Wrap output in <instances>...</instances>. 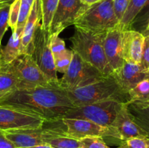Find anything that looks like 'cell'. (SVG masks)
<instances>
[{"label": "cell", "instance_id": "cb8c5ba5", "mask_svg": "<svg viewBox=\"0 0 149 148\" xmlns=\"http://www.w3.org/2000/svg\"><path fill=\"white\" fill-rule=\"evenodd\" d=\"M149 23V0L131 23L130 29L143 33Z\"/></svg>", "mask_w": 149, "mask_h": 148}, {"label": "cell", "instance_id": "9a60e30c", "mask_svg": "<svg viewBox=\"0 0 149 148\" xmlns=\"http://www.w3.org/2000/svg\"><path fill=\"white\" fill-rule=\"evenodd\" d=\"M124 92H128L142 80L148 77V73L144 72L140 64L131 63L124 61L119 68L111 73Z\"/></svg>", "mask_w": 149, "mask_h": 148}, {"label": "cell", "instance_id": "9c48e42d", "mask_svg": "<svg viewBox=\"0 0 149 148\" xmlns=\"http://www.w3.org/2000/svg\"><path fill=\"white\" fill-rule=\"evenodd\" d=\"M10 65L18 81L17 89H30L52 84L38 67L31 55L20 54L10 63Z\"/></svg>", "mask_w": 149, "mask_h": 148}, {"label": "cell", "instance_id": "f1b7e54d", "mask_svg": "<svg viewBox=\"0 0 149 148\" xmlns=\"http://www.w3.org/2000/svg\"><path fill=\"white\" fill-rule=\"evenodd\" d=\"M81 148H111L107 145L103 137L90 136L79 139Z\"/></svg>", "mask_w": 149, "mask_h": 148}, {"label": "cell", "instance_id": "30bf717a", "mask_svg": "<svg viewBox=\"0 0 149 148\" xmlns=\"http://www.w3.org/2000/svg\"><path fill=\"white\" fill-rule=\"evenodd\" d=\"M88 5L83 0H59L49 28V36L60 35L67 27L74 25Z\"/></svg>", "mask_w": 149, "mask_h": 148}, {"label": "cell", "instance_id": "5bb4252c", "mask_svg": "<svg viewBox=\"0 0 149 148\" xmlns=\"http://www.w3.org/2000/svg\"><path fill=\"white\" fill-rule=\"evenodd\" d=\"M124 30L119 26L108 30L103 39V49L112 72L123 64L122 36Z\"/></svg>", "mask_w": 149, "mask_h": 148}, {"label": "cell", "instance_id": "8992f818", "mask_svg": "<svg viewBox=\"0 0 149 148\" xmlns=\"http://www.w3.org/2000/svg\"><path fill=\"white\" fill-rule=\"evenodd\" d=\"M125 103L116 100H106L77 106L63 118L84 119L105 127L111 128L118 112Z\"/></svg>", "mask_w": 149, "mask_h": 148}, {"label": "cell", "instance_id": "e575fe53", "mask_svg": "<svg viewBox=\"0 0 149 148\" xmlns=\"http://www.w3.org/2000/svg\"><path fill=\"white\" fill-rule=\"evenodd\" d=\"M0 148H17L4 134V131L0 130Z\"/></svg>", "mask_w": 149, "mask_h": 148}, {"label": "cell", "instance_id": "484cf974", "mask_svg": "<svg viewBox=\"0 0 149 148\" xmlns=\"http://www.w3.org/2000/svg\"><path fill=\"white\" fill-rule=\"evenodd\" d=\"M46 144L54 148H81V143L79 139L68 136H57L49 139L47 141Z\"/></svg>", "mask_w": 149, "mask_h": 148}, {"label": "cell", "instance_id": "44dd1931", "mask_svg": "<svg viewBox=\"0 0 149 148\" xmlns=\"http://www.w3.org/2000/svg\"><path fill=\"white\" fill-rule=\"evenodd\" d=\"M147 1L148 0H131L122 20L119 22V26L122 30H129L132 22Z\"/></svg>", "mask_w": 149, "mask_h": 148}, {"label": "cell", "instance_id": "3957f363", "mask_svg": "<svg viewBox=\"0 0 149 148\" xmlns=\"http://www.w3.org/2000/svg\"><path fill=\"white\" fill-rule=\"evenodd\" d=\"M105 34L106 33H96L75 27V32L70 40L71 50L97 68L103 75H108L112 71L108 64L103 49Z\"/></svg>", "mask_w": 149, "mask_h": 148}, {"label": "cell", "instance_id": "603a6c76", "mask_svg": "<svg viewBox=\"0 0 149 148\" xmlns=\"http://www.w3.org/2000/svg\"><path fill=\"white\" fill-rule=\"evenodd\" d=\"M130 102L149 101V77H146L138 83L128 92Z\"/></svg>", "mask_w": 149, "mask_h": 148}, {"label": "cell", "instance_id": "d6a6232c", "mask_svg": "<svg viewBox=\"0 0 149 148\" xmlns=\"http://www.w3.org/2000/svg\"><path fill=\"white\" fill-rule=\"evenodd\" d=\"M117 148H147L145 138H132L122 141Z\"/></svg>", "mask_w": 149, "mask_h": 148}, {"label": "cell", "instance_id": "d590c367", "mask_svg": "<svg viewBox=\"0 0 149 148\" xmlns=\"http://www.w3.org/2000/svg\"><path fill=\"white\" fill-rule=\"evenodd\" d=\"M28 148H54V147H51L50 145H47V144H45V145H37V146L31 147H28Z\"/></svg>", "mask_w": 149, "mask_h": 148}, {"label": "cell", "instance_id": "d4e9b609", "mask_svg": "<svg viewBox=\"0 0 149 148\" xmlns=\"http://www.w3.org/2000/svg\"><path fill=\"white\" fill-rule=\"evenodd\" d=\"M73 57V51L65 48L60 53L53 55L54 62L57 72L64 74L71 64Z\"/></svg>", "mask_w": 149, "mask_h": 148}, {"label": "cell", "instance_id": "1f68e13d", "mask_svg": "<svg viewBox=\"0 0 149 148\" xmlns=\"http://www.w3.org/2000/svg\"><path fill=\"white\" fill-rule=\"evenodd\" d=\"M49 46L52 55L60 53L65 49V44L63 39L59 35L52 34L49 36Z\"/></svg>", "mask_w": 149, "mask_h": 148}, {"label": "cell", "instance_id": "7c38bea8", "mask_svg": "<svg viewBox=\"0 0 149 148\" xmlns=\"http://www.w3.org/2000/svg\"><path fill=\"white\" fill-rule=\"evenodd\" d=\"M65 126L66 135L69 137L81 139L90 136L111 137L116 139L115 132L112 128L105 127L94 122L84 119L61 118Z\"/></svg>", "mask_w": 149, "mask_h": 148}, {"label": "cell", "instance_id": "f35d334b", "mask_svg": "<svg viewBox=\"0 0 149 148\" xmlns=\"http://www.w3.org/2000/svg\"><path fill=\"white\" fill-rule=\"evenodd\" d=\"M145 140H146V143L147 148H149V136L145 138Z\"/></svg>", "mask_w": 149, "mask_h": 148}, {"label": "cell", "instance_id": "277c9868", "mask_svg": "<svg viewBox=\"0 0 149 148\" xmlns=\"http://www.w3.org/2000/svg\"><path fill=\"white\" fill-rule=\"evenodd\" d=\"M119 25V20L113 8V0H100L89 4L74 26L96 33H106Z\"/></svg>", "mask_w": 149, "mask_h": 148}, {"label": "cell", "instance_id": "7bdbcfd3", "mask_svg": "<svg viewBox=\"0 0 149 148\" xmlns=\"http://www.w3.org/2000/svg\"><path fill=\"white\" fill-rule=\"evenodd\" d=\"M13 1H14V0H12V2H13Z\"/></svg>", "mask_w": 149, "mask_h": 148}, {"label": "cell", "instance_id": "6da1fadb", "mask_svg": "<svg viewBox=\"0 0 149 148\" xmlns=\"http://www.w3.org/2000/svg\"><path fill=\"white\" fill-rule=\"evenodd\" d=\"M0 106L36 115L46 121L63 118L75 106L60 85L15 89L0 99Z\"/></svg>", "mask_w": 149, "mask_h": 148}, {"label": "cell", "instance_id": "836d02e7", "mask_svg": "<svg viewBox=\"0 0 149 148\" xmlns=\"http://www.w3.org/2000/svg\"><path fill=\"white\" fill-rule=\"evenodd\" d=\"M130 1L131 0H113V8H114L115 14L119 19V22L122 20Z\"/></svg>", "mask_w": 149, "mask_h": 148}, {"label": "cell", "instance_id": "5b68a950", "mask_svg": "<svg viewBox=\"0 0 149 148\" xmlns=\"http://www.w3.org/2000/svg\"><path fill=\"white\" fill-rule=\"evenodd\" d=\"M65 126L61 119L45 121L42 127L4 131L6 137L17 148H28L45 145L49 139L67 136Z\"/></svg>", "mask_w": 149, "mask_h": 148}, {"label": "cell", "instance_id": "8d00e7d4", "mask_svg": "<svg viewBox=\"0 0 149 148\" xmlns=\"http://www.w3.org/2000/svg\"><path fill=\"white\" fill-rule=\"evenodd\" d=\"M83 1H84L86 4H93V3L97 2V1H100V0H83Z\"/></svg>", "mask_w": 149, "mask_h": 148}, {"label": "cell", "instance_id": "d6986e66", "mask_svg": "<svg viewBox=\"0 0 149 148\" xmlns=\"http://www.w3.org/2000/svg\"><path fill=\"white\" fill-rule=\"evenodd\" d=\"M130 115L138 126L149 136V101H131L126 104Z\"/></svg>", "mask_w": 149, "mask_h": 148}, {"label": "cell", "instance_id": "ffe728a7", "mask_svg": "<svg viewBox=\"0 0 149 148\" xmlns=\"http://www.w3.org/2000/svg\"><path fill=\"white\" fill-rule=\"evenodd\" d=\"M18 81L10 64L0 62V99L10 91L17 89Z\"/></svg>", "mask_w": 149, "mask_h": 148}, {"label": "cell", "instance_id": "7402d4cb", "mask_svg": "<svg viewBox=\"0 0 149 148\" xmlns=\"http://www.w3.org/2000/svg\"><path fill=\"white\" fill-rule=\"evenodd\" d=\"M59 0H40L42 11V26L49 33L54 14Z\"/></svg>", "mask_w": 149, "mask_h": 148}, {"label": "cell", "instance_id": "f546056e", "mask_svg": "<svg viewBox=\"0 0 149 148\" xmlns=\"http://www.w3.org/2000/svg\"><path fill=\"white\" fill-rule=\"evenodd\" d=\"M20 0H14L10 4V13H9V27L11 28L12 31H14L17 28V20L20 12Z\"/></svg>", "mask_w": 149, "mask_h": 148}, {"label": "cell", "instance_id": "ab89813d", "mask_svg": "<svg viewBox=\"0 0 149 148\" xmlns=\"http://www.w3.org/2000/svg\"><path fill=\"white\" fill-rule=\"evenodd\" d=\"M146 32H148L149 33V23L148 24V26H147V28H146V30L145 31V33Z\"/></svg>", "mask_w": 149, "mask_h": 148}, {"label": "cell", "instance_id": "74e56055", "mask_svg": "<svg viewBox=\"0 0 149 148\" xmlns=\"http://www.w3.org/2000/svg\"><path fill=\"white\" fill-rule=\"evenodd\" d=\"M12 0H0V5L4 4H11Z\"/></svg>", "mask_w": 149, "mask_h": 148}, {"label": "cell", "instance_id": "ba28073f", "mask_svg": "<svg viewBox=\"0 0 149 148\" xmlns=\"http://www.w3.org/2000/svg\"><path fill=\"white\" fill-rule=\"evenodd\" d=\"M102 76L104 75L97 68L73 51L71 64L59 80V85L65 90H72L91 84Z\"/></svg>", "mask_w": 149, "mask_h": 148}, {"label": "cell", "instance_id": "4fadbf2b", "mask_svg": "<svg viewBox=\"0 0 149 148\" xmlns=\"http://www.w3.org/2000/svg\"><path fill=\"white\" fill-rule=\"evenodd\" d=\"M126 104H124L119 110L111 126L115 132L116 139L122 142L132 138L144 139L147 137L146 133L132 118L127 108Z\"/></svg>", "mask_w": 149, "mask_h": 148}, {"label": "cell", "instance_id": "8fae6325", "mask_svg": "<svg viewBox=\"0 0 149 148\" xmlns=\"http://www.w3.org/2000/svg\"><path fill=\"white\" fill-rule=\"evenodd\" d=\"M46 120L40 116L10 107L0 106V130L3 131L42 127Z\"/></svg>", "mask_w": 149, "mask_h": 148}, {"label": "cell", "instance_id": "e0dca14e", "mask_svg": "<svg viewBox=\"0 0 149 148\" xmlns=\"http://www.w3.org/2000/svg\"><path fill=\"white\" fill-rule=\"evenodd\" d=\"M40 21H42L41 2L40 0H35L23 30L21 54L30 55L33 35L38 26L41 24Z\"/></svg>", "mask_w": 149, "mask_h": 148}, {"label": "cell", "instance_id": "52a82bcc", "mask_svg": "<svg viewBox=\"0 0 149 148\" xmlns=\"http://www.w3.org/2000/svg\"><path fill=\"white\" fill-rule=\"evenodd\" d=\"M30 55L51 84L59 85L53 55L49 46V35L42 27V23L33 35Z\"/></svg>", "mask_w": 149, "mask_h": 148}, {"label": "cell", "instance_id": "83f0119b", "mask_svg": "<svg viewBox=\"0 0 149 148\" xmlns=\"http://www.w3.org/2000/svg\"><path fill=\"white\" fill-rule=\"evenodd\" d=\"M10 4H4L0 5V45L3 37L9 28V13Z\"/></svg>", "mask_w": 149, "mask_h": 148}, {"label": "cell", "instance_id": "b9f144b4", "mask_svg": "<svg viewBox=\"0 0 149 148\" xmlns=\"http://www.w3.org/2000/svg\"><path fill=\"white\" fill-rule=\"evenodd\" d=\"M1 45H0V50H1Z\"/></svg>", "mask_w": 149, "mask_h": 148}, {"label": "cell", "instance_id": "2e32d148", "mask_svg": "<svg viewBox=\"0 0 149 148\" xmlns=\"http://www.w3.org/2000/svg\"><path fill=\"white\" fill-rule=\"evenodd\" d=\"M144 35L136 30H125L122 36V57L124 61L140 64L143 47Z\"/></svg>", "mask_w": 149, "mask_h": 148}, {"label": "cell", "instance_id": "4dcf8cb0", "mask_svg": "<svg viewBox=\"0 0 149 148\" xmlns=\"http://www.w3.org/2000/svg\"><path fill=\"white\" fill-rule=\"evenodd\" d=\"M143 47L142 57H141L140 65L143 71L146 73L149 71V33L146 32L143 33Z\"/></svg>", "mask_w": 149, "mask_h": 148}, {"label": "cell", "instance_id": "4316f807", "mask_svg": "<svg viewBox=\"0 0 149 148\" xmlns=\"http://www.w3.org/2000/svg\"><path fill=\"white\" fill-rule=\"evenodd\" d=\"M34 1L35 0H20V12H19L17 28H24L25 24L30 14Z\"/></svg>", "mask_w": 149, "mask_h": 148}, {"label": "cell", "instance_id": "7a4b0ae2", "mask_svg": "<svg viewBox=\"0 0 149 148\" xmlns=\"http://www.w3.org/2000/svg\"><path fill=\"white\" fill-rule=\"evenodd\" d=\"M65 91L75 107L106 100H116L125 104L130 102L129 95L124 92L111 73L84 86Z\"/></svg>", "mask_w": 149, "mask_h": 148}, {"label": "cell", "instance_id": "ac0fdd59", "mask_svg": "<svg viewBox=\"0 0 149 148\" xmlns=\"http://www.w3.org/2000/svg\"><path fill=\"white\" fill-rule=\"evenodd\" d=\"M23 28H17L12 31L8 42L3 49L0 50V62L10 64L21 54L22 34Z\"/></svg>", "mask_w": 149, "mask_h": 148}, {"label": "cell", "instance_id": "60d3db41", "mask_svg": "<svg viewBox=\"0 0 149 148\" xmlns=\"http://www.w3.org/2000/svg\"><path fill=\"white\" fill-rule=\"evenodd\" d=\"M147 73H148V77H149V71H148V72H146Z\"/></svg>", "mask_w": 149, "mask_h": 148}]
</instances>
